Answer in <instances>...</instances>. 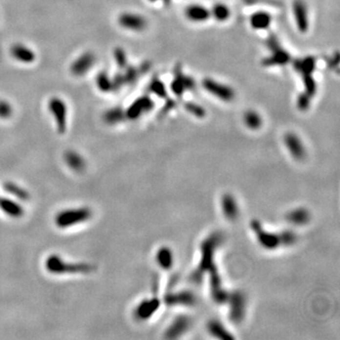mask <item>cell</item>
I'll list each match as a JSON object with an SVG mask.
<instances>
[{
  "label": "cell",
  "instance_id": "obj_1",
  "mask_svg": "<svg viewBox=\"0 0 340 340\" xmlns=\"http://www.w3.org/2000/svg\"><path fill=\"white\" fill-rule=\"evenodd\" d=\"M45 269L56 275L64 274H88L95 270V267L89 263L66 262L59 255H51L45 260Z\"/></svg>",
  "mask_w": 340,
  "mask_h": 340
},
{
  "label": "cell",
  "instance_id": "obj_2",
  "mask_svg": "<svg viewBox=\"0 0 340 340\" xmlns=\"http://www.w3.org/2000/svg\"><path fill=\"white\" fill-rule=\"evenodd\" d=\"M266 43L270 51V54L262 60L263 66H283L292 62V57L290 53L283 48L278 38L274 34L269 35Z\"/></svg>",
  "mask_w": 340,
  "mask_h": 340
},
{
  "label": "cell",
  "instance_id": "obj_3",
  "mask_svg": "<svg viewBox=\"0 0 340 340\" xmlns=\"http://www.w3.org/2000/svg\"><path fill=\"white\" fill-rule=\"evenodd\" d=\"M92 211L88 207L66 209L57 214L55 223L61 229H66L86 222L92 217Z\"/></svg>",
  "mask_w": 340,
  "mask_h": 340
},
{
  "label": "cell",
  "instance_id": "obj_4",
  "mask_svg": "<svg viewBox=\"0 0 340 340\" xmlns=\"http://www.w3.org/2000/svg\"><path fill=\"white\" fill-rule=\"evenodd\" d=\"M221 242V236L217 234H213L208 240L205 241L202 245V260L198 268L193 274V279L195 282H198L200 276L204 273V270L211 266L212 262V255L216 246Z\"/></svg>",
  "mask_w": 340,
  "mask_h": 340
},
{
  "label": "cell",
  "instance_id": "obj_5",
  "mask_svg": "<svg viewBox=\"0 0 340 340\" xmlns=\"http://www.w3.org/2000/svg\"><path fill=\"white\" fill-rule=\"evenodd\" d=\"M201 85L209 94L224 102H231L235 98V92L231 86L219 83L211 78L203 79Z\"/></svg>",
  "mask_w": 340,
  "mask_h": 340
},
{
  "label": "cell",
  "instance_id": "obj_6",
  "mask_svg": "<svg viewBox=\"0 0 340 340\" xmlns=\"http://www.w3.org/2000/svg\"><path fill=\"white\" fill-rule=\"evenodd\" d=\"M48 110L54 117L58 131L64 133L67 125V105L61 98L53 97L48 101Z\"/></svg>",
  "mask_w": 340,
  "mask_h": 340
},
{
  "label": "cell",
  "instance_id": "obj_7",
  "mask_svg": "<svg viewBox=\"0 0 340 340\" xmlns=\"http://www.w3.org/2000/svg\"><path fill=\"white\" fill-rule=\"evenodd\" d=\"M196 88V82L195 80L190 77L186 76L183 73L180 66H177L175 68V76L170 84V90L171 92L178 98L183 97L184 93L187 91H192Z\"/></svg>",
  "mask_w": 340,
  "mask_h": 340
},
{
  "label": "cell",
  "instance_id": "obj_8",
  "mask_svg": "<svg viewBox=\"0 0 340 340\" xmlns=\"http://www.w3.org/2000/svg\"><path fill=\"white\" fill-rule=\"evenodd\" d=\"M154 107V101L149 96H141L135 99L125 110L126 118L136 120L143 114L150 112Z\"/></svg>",
  "mask_w": 340,
  "mask_h": 340
},
{
  "label": "cell",
  "instance_id": "obj_9",
  "mask_svg": "<svg viewBox=\"0 0 340 340\" xmlns=\"http://www.w3.org/2000/svg\"><path fill=\"white\" fill-rule=\"evenodd\" d=\"M117 22L120 27L128 30L140 32L148 27V21L141 14L125 12L118 16Z\"/></svg>",
  "mask_w": 340,
  "mask_h": 340
},
{
  "label": "cell",
  "instance_id": "obj_10",
  "mask_svg": "<svg viewBox=\"0 0 340 340\" xmlns=\"http://www.w3.org/2000/svg\"><path fill=\"white\" fill-rule=\"evenodd\" d=\"M97 61L96 55L91 51H85L71 64V73L76 77H83L93 68Z\"/></svg>",
  "mask_w": 340,
  "mask_h": 340
},
{
  "label": "cell",
  "instance_id": "obj_11",
  "mask_svg": "<svg viewBox=\"0 0 340 340\" xmlns=\"http://www.w3.org/2000/svg\"><path fill=\"white\" fill-rule=\"evenodd\" d=\"M292 13L294 15L295 23L300 33H306L309 28L308 9L304 0H293Z\"/></svg>",
  "mask_w": 340,
  "mask_h": 340
},
{
  "label": "cell",
  "instance_id": "obj_12",
  "mask_svg": "<svg viewBox=\"0 0 340 340\" xmlns=\"http://www.w3.org/2000/svg\"><path fill=\"white\" fill-rule=\"evenodd\" d=\"M253 228L255 230L256 235L258 236L259 243L267 249H275L278 246L283 245V239H282V234L277 235L275 234H269L267 232H264L262 228L260 226L259 222L255 221L253 223Z\"/></svg>",
  "mask_w": 340,
  "mask_h": 340
},
{
  "label": "cell",
  "instance_id": "obj_13",
  "mask_svg": "<svg viewBox=\"0 0 340 340\" xmlns=\"http://www.w3.org/2000/svg\"><path fill=\"white\" fill-rule=\"evenodd\" d=\"M283 142L288 149L290 154L293 156L297 160H303L306 156L305 148L300 141V139L298 137L297 134L293 132H287L284 135Z\"/></svg>",
  "mask_w": 340,
  "mask_h": 340
},
{
  "label": "cell",
  "instance_id": "obj_14",
  "mask_svg": "<svg viewBox=\"0 0 340 340\" xmlns=\"http://www.w3.org/2000/svg\"><path fill=\"white\" fill-rule=\"evenodd\" d=\"M185 17L194 23H202L211 17L210 10L200 4H191L184 10Z\"/></svg>",
  "mask_w": 340,
  "mask_h": 340
},
{
  "label": "cell",
  "instance_id": "obj_15",
  "mask_svg": "<svg viewBox=\"0 0 340 340\" xmlns=\"http://www.w3.org/2000/svg\"><path fill=\"white\" fill-rule=\"evenodd\" d=\"M11 55L14 57L16 61L23 64H31L35 61L36 54L35 52L27 46L26 44L16 42L11 47Z\"/></svg>",
  "mask_w": 340,
  "mask_h": 340
},
{
  "label": "cell",
  "instance_id": "obj_16",
  "mask_svg": "<svg viewBox=\"0 0 340 340\" xmlns=\"http://www.w3.org/2000/svg\"><path fill=\"white\" fill-rule=\"evenodd\" d=\"M293 62V67L300 75V77L313 75L317 67V58L315 56H305L296 59Z\"/></svg>",
  "mask_w": 340,
  "mask_h": 340
},
{
  "label": "cell",
  "instance_id": "obj_17",
  "mask_svg": "<svg viewBox=\"0 0 340 340\" xmlns=\"http://www.w3.org/2000/svg\"><path fill=\"white\" fill-rule=\"evenodd\" d=\"M160 305V301L157 298L144 299L139 303L135 309V318L140 320H146L149 319Z\"/></svg>",
  "mask_w": 340,
  "mask_h": 340
},
{
  "label": "cell",
  "instance_id": "obj_18",
  "mask_svg": "<svg viewBox=\"0 0 340 340\" xmlns=\"http://www.w3.org/2000/svg\"><path fill=\"white\" fill-rule=\"evenodd\" d=\"M231 301V319L233 321L239 322L244 317L245 312V298L239 293L236 292L232 297L230 298Z\"/></svg>",
  "mask_w": 340,
  "mask_h": 340
},
{
  "label": "cell",
  "instance_id": "obj_19",
  "mask_svg": "<svg viewBox=\"0 0 340 340\" xmlns=\"http://www.w3.org/2000/svg\"><path fill=\"white\" fill-rule=\"evenodd\" d=\"M272 23L271 14L266 11H257L251 15L250 24L255 30H266Z\"/></svg>",
  "mask_w": 340,
  "mask_h": 340
},
{
  "label": "cell",
  "instance_id": "obj_20",
  "mask_svg": "<svg viewBox=\"0 0 340 340\" xmlns=\"http://www.w3.org/2000/svg\"><path fill=\"white\" fill-rule=\"evenodd\" d=\"M0 210L14 218L21 217L24 214V209L18 202L4 197L0 198Z\"/></svg>",
  "mask_w": 340,
  "mask_h": 340
},
{
  "label": "cell",
  "instance_id": "obj_21",
  "mask_svg": "<svg viewBox=\"0 0 340 340\" xmlns=\"http://www.w3.org/2000/svg\"><path fill=\"white\" fill-rule=\"evenodd\" d=\"M189 325H190V319L187 317L185 316L178 317L169 328V330L167 331V338L173 339V338L180 337L189 328Z\"/></svg>",
  "mask_w": 340,
  "mask_h": 340
},
{
  "label": "cell",
  "instance_id": "obj_22",
  "mask_svg": "<svg viewBox=\"0 0 340 340\" xmlns=\"http://www.w3.org/2000/svg\"><path fill=\"white\" fill-rule=\"evenodd\" d=\"M102 118L103 121L108 125H117L126 119L125 110L120 107H112L104 112Z\"/></svg>",
  "mask_w": 340,
  "mask_h": 340
},
{
  "label": "cell",
  "instance_id": "obj_23",
  "mask_svg": "<svg viewBox=\"0 0 340 340\" xmlns=\"http://www.w3.org/2000/svg\"><path fill=\"white\" fill-rule=\"evenodd\" d=\"M222 209L229 220H234L238 216V207L232 195L226 194L222 198Z\"/></svg>",
  "mask_w": 340,
  "mask_h": 340
},
{
  "label": "cell",
  "instance_id": "obj_24",
  "mask_svg": "<svg viewBox=\"0 0 340 340\" xmlns=\"http://www.w3.org/2000/svg\"><path fill=\"white\" fill-rule=\"evenodd\" d=\"M64 161L66 165L68 166V168L76 172H82L85 170V159L76 151H73V150L66 151L64 154Z\"/></svg>",
  "mask_w": 340,
  "mask_h": 340
},
{
  "label": "cell",
  "instance_id": "obj_25",
  "mask_svg": "<svg viewBox=\"0 0 340 340\" xmlns=\"http://www.w3.org/2000/svg\"><path fill=\"white\" fill-rule=\"evenodd\" d=\"M166 301L172 305H193L196 303V297L191 292H181L170 295L166 298Z\"/></svg>",
  "mask_w": 340,
  "mask_h": 340
},
{
  "label": "cell",
  "instance_id": "obj_26",
  "mask_svg": "<svg viewBox=\"0 0 340 340\" xmlns=\"http://www.w3.org/2000/svg\"><path fill=\"white\" fill-rule=\"evenodd\" d=\"M211 16H212L218 22H225L231 17V10L223 2H217L212 6Z\"/></svg>",
  "mask_w": 340,
  "mask_h": 340
},
{
  "label": "cell",
  "instance_id": "obj_27",
  "mask_svg": "<svg viewBox=\"0 0 340 340\" xmlns=\"http://www.w3.org/2000/svg\"><path fill=\"white\" fill-rule=\"evenodd\" d=\"M287 220L292 224L303 225L310 219V213L304 208H298L289 212L286 216Z\"/></svg>",
  "mask_w": 340,
  "mask_h": 340
},
{
  "label": "cell",
  "instance_id": "obj_28",
  "mask_svg": "<svg viewBox=\"0 0 340 340\" xmlns=\"http://www.w3.org/2000/svg\"><path fill=\"white\" fill-rule=\"evenodd\" d=\"M96 85L100 92L110 93L113 90V80L109 77L108 73L101 71L96 77Z\"/></svg>",
  "mask_w": 340,
  "mask_h": 340
},
{
  "label": "cell",
  "instance_id": "obj_29",
  "mask_svg": "<svg viewBox=\"0 0 340 340\" xmlns=\"http://www.w3.org/2000/svg\"><path fill=\"white\" fill-rule=\"evenodd\" d=\"M244 123L251 129H258L262 126L263 120L259 113L255 110H249L244 114Z\"/></svg>",
  "mask_w": 340,
  "mask_h": 340
},
{
  "label": "cell",
  "instance_id": "obj_30",
  "mask_svg": "<svg viewBox=\"0 0 340 340\" xmlns=\"http://www.w3.org/2000/svg\"><path fill=\"white\" fill-rule=\"evenodd\" d=\"M149 90L150 93H152L153 95H155L160 99H168L167 87L158 77H154L150 81V83L149 85Z\"/></svg>",
  "mask_w": 340,
  "mask_h": 340
},
{
  "label": "cell",
  "instance_id": "obj_31",
  "mask_svg": "<svg viewBox=\"0 0 340 340\" xmlns=\"http://www.w3.org/2000/svg\"><path fill=\"white\" fill-rule=\"evenodd\" d=\"M156 260H157V263L160 265V267H162L163 269H170L173 263L172 253L168 248H162L158 251L156 255Z\"/></svg>",
  "mask_w": 340,
  "mask_h": 340
},
{
  "label": "cell",
  "instance_id": "obj_32",
  "mask_svg": "<svg viewBox=\"0 0 340 340\" xmlns=\"http://www.w3.org/2000/svg\"><path fill=\"white\" fill-rule=\"evenodd\" d=\"M4 189L10 195L14 196L21 200H28L29 198V194H28V191L25 190L24 188H22L21 186L14 184V183H11V182L6 183L4 184Z\"/></svg>",
  "mask_w": 340,
  "mask_h": 340
},
{
  "label": "cell",
  "instance_id": "obj_33",
  "mask_svg": "<svg viewBox=\"0 0 340 340\" xmlns=\"http://www.w3.org/2000/svg\"><path fill=\"white\" fill-rule=\"evenodd\" d=\"M302 82H303V87H304V91L307 95H309L311 98H313L318 90V85L317 82L315 80V78L313 77V75L309 76H304L301 77Z\"/></svg>",
  "mask_w": 340,
  "mask_h": 340
},
{
  "label": "cell",
  "instance_id": "obj_34",
  "mask_svg": "<svg viewBox=\"0 0 340 340\" xmlns=\"http://www.w3.org/2000/svg\"><path fill=\"white\" fill-rule=\"evenodd\" d=\"M209 331L210 333L212 334L213 336H215L216 338H219V339H233L232 336L228 335V332H226V330L223 328L222 324H220L219 322H216V321H212L210 322L209 324Z\"/></svg>",
  "mask_w": 340,
  "mask_h": 340
},
{
  "label": "cell",
  "instance_id": "obj_35",
  "mask_svg": "<svg viewBox=\"0 0 340 340\" xmlns=\"http://www.w3.org/2000/svg\"><path fill=\"white\" fill-rule=\"evenodd\" d=\"M184 109L194 116L198 117V118H202L205 116V110L204 108H202L198 103L195 102H191V101H187L184 104Z\"/></svg>",
  "mask_w": 340,
  "mask_h": 340
},
{
  "label": "cell",
  "instance_id": "obj_36",
  "mask_svg": "<svg viewBox=\"0 0 340 340\" xmlns=\"http://www.w3.org/2000/svg\"><path fill=\"white\" fill-rule=\"evenodd\" d=\"M113 57L117 65L124 69L127 66V54L122 47H115L113 50Z\"/></svg>",
  "mask_w": 340,
  "mask_h": 340
},
{
  "label": "cell",
  "instance_id": "obj_37",
  "mask_svg": "<svg viewBox=\"0 0 340 340\" xmlns=\"http://www.w3.org/2000/svg\"><path fill=\"white\" fill-rule=\"evenodd\" d=\"M13 113L14 108L12 104L5 99H0V118L8 119L13 115Z\"/></svg>",
  "mask_w": 340,
  "mask_h": 340
},
{
  "label": "cell",
  "instance_id": "obj_38",
  "mask_svg": "<svg viewBox=\"0 0 340 340\" xmlns=\"http://www.w3.org/2000/svg\"><path fill=\"white\" fill-rule=\"evenodd\" d=\"M124 69H126L125 73L122 74L123 76V79H124V83L125 85H130L132 84L136 79L137 77L139 76V70L140 68H137V67H128L126 66Z\"/></svg>",
  "mask_w": 340,
  "mask_h": 340
},
{
  "label": "cell",
  "instance_id": "obj_39",
  "mask_svg": "<svg viewBox=\"0 0 340 340\" xmlns=\"http://www.w3.org/2000/svg\"><path fill=\"white\" fill-rule=\"evenodd\" d=\"M311 98L309 95H307L305 92H301L297 99V107L300 111H306L309 109L311 105Z\"/></svg>",
  "mask_w": 340,
  "mask_h": 340
},
{
  "label": "cell",
  "instance_id": "obj_40",
  "mask_svg": "<svg viewBox=\"0 0 340 340\" xmlns=\"http://www.w3.org/2000/svg\"><path fill=\"white\" fill-rule=\"evenodd\" d=\"M328 65L330 67H333V69H334V67H336V68L339 67V53L338 52H336L335 57H332L329 59Z\"/></svg>",
  "mask_w": 340,
  "mask_h": 340
},
{
  "label": "cell",
  "instance_id": "obj_41",
  "mask_svg": "<svg viewBox=\"0 0 340 340\" xmlns=\"http://www.w3.org/2000/svg\"><path fill=\"white\" fill-rule=\"evenodd\" d=\"M162 1H163V2H164V4H165V5H167V6H169L170 3H171V0H162Z\"/></svg>",
  "mask_w": 340,
  "mask_h": 340
},
{
  "label": "cell",
  "instance_id": "obj_42",
  "mask_svg": "<svg viewBox=\"0 0 340 340\" xmlns=\"http://www.w3.org/2000/svg\"><path fill=\"white\" fill-rule=\"evenodd\" d=\"M245 2H247V3H249V4H252L253 2H254V0H244Z\"/></svg>",
  "mask_w": 340,
  "mask_h": 340
},
{
  "label": "cell",
  "instance_id": "obj_43",
  "mask_svg": "<svg viewBox=\"0 0 340 340\" xmlns=\"http://www.w3.org/2000/svg\"><path fill=\"white\" fill-rule=\"evenodd\" d=\"M149 2H151V3H155V2H157L158 0H149Z\"/></svg>",
  "mask_w": 340,
  "mask_h": 340
}]
</instances>
